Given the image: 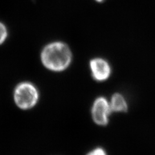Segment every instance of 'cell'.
Returning <instances> with one entry per match:
<instances>
[{
	"label": "cell",
	"mask_w": 155,
	"mask_h": 155,
	"mask_svg": "<svg viewBox=\"0 0 155 155\" xmlns=\"http://www.w3.org/2000/svg\"><path fill=\"white\" fill-rule=\"evenodd\" d=\"M109 103L113 113H125L128 110L127 101L120 93L114 94L109 100Z\"/></svg>",
	"instance_id": "5b68a950"
},
{
	"label": "cell",
	"mask_w": 155,
	"mask_h": 155,
	"mask_svg": "<svg viewBox=\"0 0 155 155\" xmlns=\"http://www.w3.org/2000/svg\"><path fill=\"white\" fill-rule=\"evenodd\" d=\"M92 76L97 81H104L110 77L111 69L108 62L101 58H95L90 62Z\"/></svg>",
	"instance_id": "277c9868"
},
{
	"label": "cell",
	"mask_w": 155,
	"mask_h": 155,
	"mask_svg": "<svg viewBox=\"0 0 155 155\" xmlns=\"http://www.w3.org/2000/svg\"><path fill=\"white\" fill-rule=\"evenodd\" d=\"M96 1H97V2H103L104 0H96Z\"/></svg>",
	"instance_id": "ba28073f"
},
{
	"label": "cell",
	"mask_w": 155,
	"mask_h": 155,
	"mask_svg": "<svg viewBox=\"0 0 155 155\" xmlns=\"http://www.w3.org/2000/svg\"><path fill=\"white\" fill-rule=\"evenodd\" d=\"M86 155H107L105 150L101 147H96L88 152Z\"/></svg>",
	"instance_id": "52a82bcc"
},
{
	"label": "cell",
	"mask_w": 155,
	"mask_h": 155,
	"mask_svg": "<svg viewBox=\"0 0 155 155\" xmlns=\"http://www.w3.org/2000/svg\"><path fill=\"white\" fill-rule=\"evenodd\" d=\"M8 37V30L6 25L0 21V45L6 41Z\"/></svg>",
	"instance_id": "8992f818"
},
{
	"label": "cell",
	"mask_w": 155,
	"mask_h": 155,
	"mask_svg": "<svg viewBox=\"0 0 155 155\" xmlns=\"http://www.w3.org/2000/svg\"><path fill=\"white\" fill-rule=\"evenodd\" d=\"M40 99V93L31 82L23 81L16 85L14 91V100L19 109L28 110L35 107Z\"/></svg>",
	"instance_id": "7a4b0ae2"
},
{
	"label": "cell",
	"mask_w": 155,
	"mask_h": 155,
	"mask_svg": "<svg viewBox=\"0 0 155 155\" xmlns=\"http://www.w3.org/2000/svg\"><path fill=\"white\" fill-rule=\"evenodd\" d=\"M42 64L53 72H61L69 66L72 60L71 50L65 43L52 42L46 45L41 53Z\"/></svg>",
	"instance_id": "6da1fadb"
},
{
	"label": "cell",
	"mask_w": 155,
	"mask_h": 155,
	"mask_svg": "<svg viewBox=\"0 0 155 155\" xmlns=\"http://www.w3.org/2000/svg\"><path fill=\"white\" fill-rule=\"evenodd\" d=\"M112 113L109 100L104 96H99L94 100L91 107V116L94 124L99 126L107 125Z\"/></svg>",
	"instance_id": "3957f363"
}]
</instances>
